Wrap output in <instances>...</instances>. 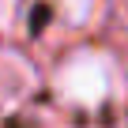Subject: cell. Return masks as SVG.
<instances>
[{
    "label": "cell",
    "mask_w": 128,
    "mask_h": 128,
    "mask_svg": "<svg viewBox=\"0 0 128 128\" xmlns=\"http://www.w3.org/2000/svg\"><path fill=\"white\" fill-rule=\"evenodd\" d=\"M30 83H34L30 64L19 53H0V102L12 106V102L26 98L30 94Z\"/></svg>",
    "instance_id": "cell-2"
},
{
    "label": "cell",
    "mask_w": 128,
    "mask_h": 128,
    "mask_svg": "<svg viewBox=\"0 0 128 128\" xmlns=\"http://www.w3.org/2000/svg\"><path fill=\"white\" fill-rule=\"evenodd\" d=\"M12 15H15V0H0V30L12 26Z\"/></svg>",
    "instance_id": "cell-4"
},
{
    "label": "cell",
    "mask_w": 128,
    "mask_h": 128,
    "mask_svg": "<svg viewBox=\"0 0 128 128\" xmlns=\"http://www.w3.org/2000/svg\"><path fill=\"white\" fill-rule=\"evenodd\" d=\"M56 90L68 106L98 109L120 90V68L102 49H79L56 68Z\"/></svg>",
    "instance_id": "cell-1"
},
{
    "label": "cell",
    "mask_w": 128,
    "mask_h": 128,
    "mask_svg": "<svg viewBox=\"0 0 128 128\" xmlns=\"http://www.w3.org/2000/svg\"><path fill=\"white\" fill-rule=\"evenodd\" d=\"M56 8H60V15L68 19L72 26H79V23H87V19H90L94 0H56Z\"/></svg>",
    "instance_id": "cell-3"
}]
</instances>
